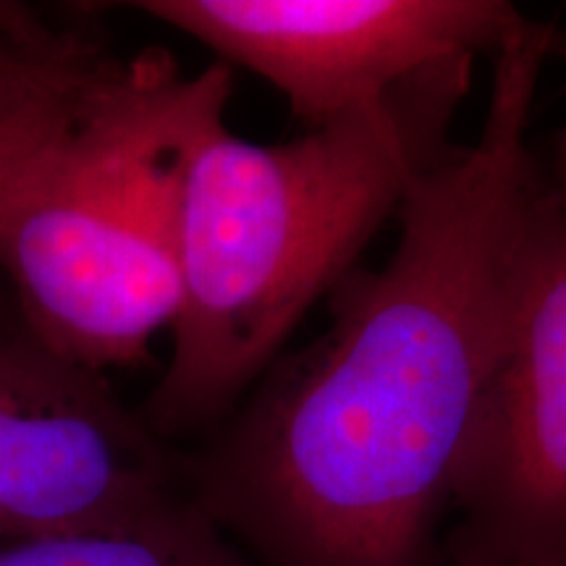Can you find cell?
<instances>
[{"label": "cell", "instance_id": "9", "mask_svg": "<svg viewBox=\"0 0 566 566\" xmlns=\"http://www.w3.org/2000/svg\"><path fill=\"white\" fill-rule=\"evenodd\" d=\"M564 51L566 53V32L556 30V42H554V53ZM548 166H541L543 179L551 187L558 189V192H566V126L554 134V142H551V155H548Z\"/></svg>", "mask_w": 566, "mask_h": 566}, {"label": "cell", "instance_id": "2", "mask_svg": "<svg viewBox=\"0 0 566 566\" xmlns=\"http://www.w3.org/2000/svg\"><path fill=\"white\" fill-rule=\"evenodd\" d=\"M475 59L422 71L384 101L283 145L216 126L189 163L171 363L139 417L163 441L229 420L317 296L451 150Z\"/></svg>", "mask_w": 566, "mask_h": 566}, {"label": "cell", "instance_id": "6", "mask_svg": "<svg viewBox=\"0 0 566 566\" xmlns=\"http://www.w3.org/2000/svg\"><path fill=\"white\" fill-rule=\"evenodd\" d=\"M184 491L187 454L129 412L103 373L61 357L24 323L0 325V546Z\"/></svg>", "mask_w": 566, "mask_h": 566}, {"label": "cell", "instance_id": "8", "mask_svg": "<svg viewBox=\"0 0 566 566\" xmlns=\"http://www.w3.org/2000/svg\"><path fill=\"white\" fill-rule=\"evenodd\" d=\"M103 53L105 48L87 32H61L0 80V218L24 160L66 116Z\"/></svg>", "mask_w": 566, "mask_h": 566}, {"label": "cell", "instance_id": "1", "mask_svg": "<svg viewBox=\"0 0 566 566\" xmlns=\"http://www.w3.org/2000/svg\"><path fill=\"white\" fill-rule=\"evenodd\" d=\"M554 42L522 19L475 142L409 189L384 271L346 275L331 328L187 457L192 499L260 566H438L543 184L530 118Z\"/></svg>", "mask_w": 566, "mask_h": 566}, {"label": "cell", "instance_id": "4", "mask_svg": "<svg viewBox=\"0 0 566 566\" xmlns=\"http://www.w3.org/2000/svg\"><path fill=\"white\" fill-rule=\"evenodd\" d=\"M438 566H566V192L543 179Z\"/></svg>", "mask_w": 566, "mask_h": 566}, {"label": "cell", "instance_id": "10", "mask_svg": "<svg viewBox=\"0 0 566 566\" xmlns=\"http://www.w3.org/2000/svg\"><path fill=\"white\" fill-rule=\"evenodd\" d=\"M48 48V45H42ZM32 51H40V48H24V45H17V42H9L0 38V80H3L6 74H11L13 69L19 66L21 61L27 59Z\"/></svg>", "mask_w": 566, "mask_h": 566}, {"label": "cell", "instance_id": "5", "mask_svg": "<svg viewBox=\"0 0 566 566\" xmlns=\"http://www.w3.org/2000/svg\"><path fill=\"white\" fill-rule=\"evenodd\" d=\"M134 9L263 76L310 129L441 63L493 55L525 19L504 0H145Z\"/></svg>", "mask_w": 566, "mask_h": 566}, {"label": "cell", "instance_id": "3", "mask_svg": "<svg viewBox=\"0 0 566 566\" xmlns=\"http://www.w3.org/2000/svg\"><path fill=\"white\" fill-rule=\"evenodd\" d=\"M229 97L223 63L184 76L166 51H105L24 160L0 218V265L21 321L61 357L134 367L174 325L184 181Z\"/></svg>", "mask_w": 566, "mask_h": 566}, {"label": "cell", "instance_id": "7", "mask_svg": "<svg viewBox=\"0 0 566 566\" xmlns=\"http://www.w3.org/2000/svg\"><path fill=\"white\" fill-rule=\"evenodd\" d=\"M0 566H260L192 493L63 533L3 543Z\"/></svg>", "mask_w": 566, "mask_h": 566}]
</instances>
